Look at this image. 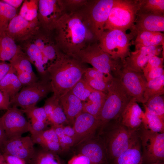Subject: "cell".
I'll use <instances>...</instances> for the list:
<instances>
[{
    "label": "cell",
    "mask_w": 164,
    "mask_h": 164,
    "mask_svg": "<svg viewBox=\"0 0 164 164\" xmlns=\"http://www.w3.org/2000/svg\"><path fill=\"white\" fill-rule=\"evenodd\" d=\"M75 146L77 152L87 157L91 164H110L104 143L97 134L83 140Z\"/></svg>",
    "instance_id": "obj_14"
},
{
    "label": "cell",
    "mask_w": 164,
    "mask_h": 164,
    "mask_svg": "<svg viewBox=\"0 0 164 164\" xmlns=\"http://www.w3.org/2000/svg\"><path fill=\"white\" fill-rule=\"evenodd\" d=\"M22 87L11 66L9 71L0 81V91L8 96L10 101L17 95Z\"/></svg>",
    "instance_id": "obj_26"
},
{
    "label": "cell",
    "mask_w": 164,
    "mask_h": 164,
    "mask_svg": "<svg viewBox=\"0 0 164 164\" xmlns=\"http://www.w3.org/2000/svg\"><path fill=\"white\" fill-rule=\"evenodd\" d=\"M139 9V0H115L104 30L117 29L126 32L133 26Z\"/></svg>",
    "instance_id": "obj_6"
},
{
    "label": "cell",
    "mask_w": 164,
    "mask_h": 164,
    "mask_svg": "<svg viewBox=\"0 0 164 164\" xmlns=\"http://www.w3.org/2000/svg\"><path fill=\"white\" fill-rule=\"evenodd\" d=\"M41 29L37 18L27 21L16 15L10 21L5 32L16 43L31 39Z\"/></svg>",
    "instance_id": "obj_15"
},
{
    "label": "cell",
    "mask_w": 164,
    "mask_h": 164,
    "mask_svg": "<svg viewBox=\"0 0 164 164\" xmlns=\"http://www.w3.org/2000/svg\"><path fill=\"white\" fill-rule=\"evenodd\" d=\"M82 102L86 100L96 90L93 89L82 78L70 90Z\"/></svg>",
    "instance_id": "obj_40"
},
{
    "label": "cell",
    "mask_w": 164,
    "mask_h": 164,
    "mask_svg": "<svg viewBox=\"0 0 164 164\" xmlns=\"http://www.w3.org/2000/svg\"><path fill=\"white\" fill-rule=\"evenodd\" d=\"M106 97V94L96 90L87 99L82 102V111L89 113L97 118Z\"/></svg>",
    "instance_id": "obj_27"
},
{
    "label": "cell",
    "mask_w": 164,
    "mask_h": 164,
    "mask_svg": "<svg viewBox=\"0 0 164 164\" xmlns=\"http://www.w3.org/2000/svg\"><path fill=\"white\" fill-rule=\"evenodd\" d=\"M82 78L93 89L106 94L114 77L111 75L105 74L92 67L87 69Z\"/></svg>",
    "instance_id": "obj_25"
},
{
    "label": "cell",
    "mask_w": 164,
    "mask_h": 164,
    "mask_svg": "<svg viewBox=\"0 0 164 164\" xmlns=\"http://www.w3.org/2000/svg\"><path fill=\"white\" fill-rule=\"evenodd\" d=\"M3 164H9V163H8L6 162H3Z\"/></svg>",
    "instance_id": "obj_57"
},
{
    "label": "cell",
    "mask_w": 164,
    "mask_h": 164,
    "mask_svg": "<svg viewBox=\"0 0 164 164\" xmlns=\"http://www.w3.org/2000/svg\"><path fill=\"white\" fill-rule=\"evenodd\" d=\"M115 0H98L92 1L86 6L85 10L92 30L97 39L104 32V27Z\"/></svg>",
    "instance_id": "obj_11"
},
{
    "label": "cell",
    "mask_w": 164,
    "mask_h": 164,
    "mask_svg": "<svg viewBox=\"0 0 164 164\" xmlns=\"http://www.w3.org/2000/svg\"><path fill=\"white\" fill-rule=\"evenodd\" d=\"M31 128L30 132H40L46 129L48 122H44L34 119H30Z\"/></svg>",
    "instance_id": "obj_45"
},
{
    "label": "cell",
    "mask_w": 164,
    "mask_h": 164,
    "mask_svg": "<svg viewBox=\"0 0 164 164\" xmlns=\"http://www.w3.org/2000/svg\"><path fill=\"white\" fill-rule=\"evenodd\" d=\"M19 46L16 54L9 61L15 70L16 75L24 73H34L32 63Z\"/></svg>",
    "instance_id": "obj_31"
},
{
    "label": "cell",
    "mask_w": 164,
    "mask_h": 164,
    "mask_svg": "<svg viewBox=\"0 0 164 164\" xmlns=\"http://www.w3.org/2000/svg\"><path fill=\"white\" fill-rule=\"evenodd\" d=\"M34 144L31 137H15L7 140L1 152L17 156L29 162L35 153Z\"/></svg>",
    "instance_id": "obj_16"
},
{
    "label": "cell",
    "mask_w": 164,
    "mask_h": 164,
    "mask_svg": "<svg viewBox=\"0 0 164 164\" xmlns=\"http://www.w3.org/2000/svg\"><path fill=\"white\" fill-rule=\"evenodd\" d=\"M34 144L40 145L43 149L57 154L63 152L60 147L58 136L52 128L40 132H30Z\"/></svg>",
    "instance_id": "obj_23"
},
{
    "label": "cell",
    "mask_w": 164,
    "mask_h": 164,
    "mask_svg": "<svg viewBox=\"0 0 164 164\" xmlns=\"http://www.w3.org/2000/svg\"><path fill=\"white\" fill-rule=\"evenodd\" d=\"M4 2L16 9L23 2V0H2Z\"/></svg>",
    "instance_id": "obj_54"
},
{
    "label": "cell",
    "mask_w": 164,
    "mask_h": 164,
    "mask_svg": "<svg viewBox=\"0 0 164 164\" xmlns=\"http://www.w3.org/2000/svg\"><path fill=\"white\" fill-rule=\"evenodd\" d=\"M59 142L62 151L68 150L70 147L74 146V140L72 138L65 135L62 137L58 138Z\"/></svg>",
    "instance_id": "obj_46"
},
{
    "label": "cell",
    "mask_w": 164,
    "mask_h": 164,
    "mask_svg": "<svg viewBox=\"0 0 164 164\" xmlns=\"http://www.w3.org/2000/svg\"><path fill=\"white\" fill-rule=\"evenodd\" d=\"M47 119L51 125H63L66 124H68L59 99L56 101L51 112L47 116Z\"/></svg>",
    "instance_id": "obj_38"
},
{
    "label": "cell",
    "mask_w": 164,
    "mask_h": 164,
    "mask_svg": "<svg viewBox=\"0 0 164 164\" xmlns=\"http://www.w3.org/2000/svg\"><path fill=\"white\" fill-rule=\"evenodd\" d=\"M134 42L135 48L162 46L164 47V34L160 32L142 31L138 32Z\"/></svg>",
    "instance_id": "obj_28"
},
{
    "label": "cell",
    "mask_w": 164,
    "mask_h": 164,
    "mask_svg": "<svg viewBox=\"0 0 164 164\" xmlns=\"http://www.w3.org/2000/svg\"><path fill=\"white\" fill-rule=\"evenodd\" d=\"M19 47L5 32L0 34V60L9 61L16 54Z\"/></svg>",
    "instance_id": "obj_30"
},
{
    "label": "cell",
    "mask_w": 164,
    "mask_h": 164,
    "mask_svg": "<svg viewBox=\"0 0 164 164\" xmlns=\"http://www.w3.org/2000/svg\"><path fill=\"white\" fill-rule=\"evenodd\" d=\"M136 99L132 97L120 117V123L128 128L137 131L142 127H145L146 118L144 112Z\"/></svg>",
    "instance_id": "obj_18"
},
{
    "label": "cell",
    "mask_w": 164,
    "mask_h": 164,
    "mask_svg": "<svg viewBox=\"0 0 164 164\" xmlns=\"http://www.w3.org/2000/svg\"><path fill=\"white\" fill-rule=\"evenodd\" d=\"M135 23L132 32L135 35L142 31L161 32L164 31V14H156L138 12Z\"/></svg>",
    "instance_id": "obj_22"
},
{
    "label": "cell",
    "mask_w": 164,
    "mask_h": 164,
    "mask_svg": "<svg viewBox=\"0 0 164 164\" xmlns=\"http://www.w3.org/2000/svg\"><path fill=\"white\" fill-rule=\"evenodd\" d=\"M68 124L73 126L76 117L83 110L82 102L70 91L59 99Z\"/></svg>",
    "instance_id": "obj_24"
},
{
    "label": "cell",
    "mask_w": 164,
    "mask_h": 164,
    "mask_svg": "<svg viewBox=\"0 0 164 164\" xmlns=\"http://www.w3.org/2000/svg\"><path fill=\"white\" fill-rule=\"evenodd\" d=\"M19 45L32 64L35 66L40 78H50L47 68L50 65L31 39L22 43Z\"/></svg>",
    "instance_id": "obj_21"
},
{
    "label": "cell",
    "mask_w": 164,
    "mask_h": 164,
    "mask_svg": "<svg viewBox=\"0 0 164 164\" xmlns=\"http://www.w3.org/2000/svg\"><path fill=\"white\" fill-rule=\"evenodd\" d=\"M163 58H160L156 56L151 57L142 69V73L145 77L151 70L163 66Z\"/></svg>",
    "instance_id": "obj_43"
},
{
    "label": "cell",
    "mask_w": 164,
    "mask_h": 164,
    "mask_svg": "<svg viewBox=\"0 0 164 164\" xmlns=\"http://www.w3.org/2000/svg\"><path fill=\"white\" fill-rule=\"evenodd\" d=\"M152 164H164V162H157V163H153Z\"/></svg>",
    "instance_id": "obj_56"
},
{
    "label": "cell",
    "mask_w": 164,
    "mask_h": 164,
    "mask_svg": "<svg viewBox=\"0 0 164 164\" xmlns=\"http://www.w3.org/2000/svg\"><path fill=\"white\" fill-rule=\"evenodd\" d=\"M7 140L0 118V152Z\"/></svg>",
    "instance_id": "obj_52"
},
{
    "label": "cell",
    "mask_w": 164,
    "mask_h": 164,
    "mask_svg": "<svg viewBox=\"0 0 164 164\" xmlns=\"http://www.w3.org/2000/svg\"><path fill=\"white\" fill-rule=\"evenodd\" d=\"M88 67L72 56L62 53L47 68L53 95L59 99L82 78Z\"/></svg>",
    "instance_id": "obj_2"
},
{
    "label": "cell",
    "mask_w": 164,
    "mask_h": 164,
    "mask_svg": "<svg viewBox=\"0 0 164 164\" xmlns=\"http://www.w3.org/2000/svg\"><path fill=\"white\" fill-rule=\"evenodd\" d=\"M31 164H65L58 155L41 149L36 150Z\"/></svg>",
    "instance_id": "obj_32"
},
{
    "label": "cell",
    "mask_w": 164,
    "mask_h": 164,
    "mask_svg": "<svg viewBox=\"0 0 164 164\" xmlns=\"http://www.w3.org/2000/svg\"><path fill=\"white\" fill-rule=\"evenodd\" d=\"M164 93V74L160 77L147 82L144 93L145 103L151 97L163 95Z\"/></svg>",
    "instance_id": "obj_33"
},
{
    "label": "cell",
    "mask_w": 164,
    "mask_h": 164,
    "mask_svg": "<svg viewBox=\"0 0 164 164\" xmlns=\"http://www.w3.org/2000/svg\"><path fill=\"white\" fill-rule=\"evenodd\" d=\"M143 104L149 113L164 118V98L162 95L153 96Z\"/></svg>",
    "instance_id": "obj_36"
},
{
    "label": "cell",
    "mask_w": 164,
    "mask_h": 164,
    "mask_svg": "<svg viewBox=\"0 0 164 164\" xmlns=\"http://www.w3.org/2000/svg\"><path fill=\"white\" fill-rule=\"evenodd\" d=\"M52 32L60 51L70 55L98 42L85 9L65 13Z\"/></svg>",
    "instance_id": "obj_1"
},
{
    "label": "cell",
    "mask_w": 164,
    "mask_h": 164,
    "mask_svg": "<svg viewBox=\"0 0 164 164\" xmlns=\"http://www.w3.org/2000/svg\"><path fill=\"white\" fill-rule=\"evenodd\" d=\"M67 12L63 0H39L37 19L41 29L52 32Z\"/></svg>",
    "instance_id": "obj_10"
},
{
    "label": "cell",
    "mask_w": 164,
    "mask_h": 164,
    "mask_svg": "<svg viewBox=\"0 0 164 164\" xmlns=\"http://www.w3.org/2000/svg\"><path fill=\"white\" fill-rule=\"evenodd\" d=\"M31 39L50 64L63 53L56 45L52 32L40 29Z\"/></svg>",
    "instance_id": "obj_20"
},
{
    "label": "cell",
    "mask_w": 164,
    "mask_h": 164,
    "mask_svg": "<svg viewBox=\"0 0 164 164\" xmlns=\"http://www.w3.org/2000/svg\"><path fill=\"white\" fill-rule=\"evenodd\" d=\"M72 56L83 63L90 64L103 73L114 75L116 78H118L123 66L121 61L114 59L103 51L98 43L88 46Z\"/></svg>",
    "instance_id": "obj_5"
},
{
    "label": "cell",
    "mask_w": 164,
    "mask_h": 164,
    "mask_svg": "<svg viewBox=\"0 0 164 164\" xmlns=\"http://www.w3.org/2000/svg\"><path fill=\"white\" fill-rule=\"evenodd\" d=\"M138 12L156 14H164V0H139Z\"/></svg>",
    "instance_id": "obj_35"
},
{
    "label": "cell",
    "mask_w": 164,
    "mask_h": 164,
    "mask_svg": "<svg viewBox=\"0 0 164 164\" xmlns=\"http://www.w3.org/2000/svg\"><path fill=\"white\" fill-rule=\"evenodd\" d=\"M19 15L26 20L32 21L37 18L38 0L24 1Z\"/></svg>",
    "instance_id": "obj_37"
},
{
    "label": "cell",
    "mask_w": 164,
    "mask_h": 164,
    "mask_svg": "<svg viewBox=\"0 0 164 164\" xmlns=\"http://www.w3.org/2000/svg\"><path fill=\"white\" fill-rule=\"evenodd\" d=\"M16 15V9L0 0V34L5 32L10 22Z\"/></svg>",
    "instance_id": "obj_34"
},
{
    "label": "cell",
    "mask_w": 164,
    "mask_h": 164,
    "mask_svg": "<svg viewBox=\"0 0 164 164\" xmlns=\"http://www.w3.org/2000/svg\"><path fill=\"white\" fill-rule=\"evenodd\" d=\"M164 74L163 66H162L150 70L145 77L147 82L158 78Z\"/></svg>",
    "instance_id": "obj_48"
},
{
    "label": "cell",
    "mask_w": 164,
    "mask_h": 164,
    "mask_svg": "<svg viewBox=\"0 0 164 164\" xmlns=\"http://www.w3.org/2000/svg\"><path fill=\"white\" fill-rule=\"evenodd\" d=\"M23 113L22 109L12 106L0 118L7 139L21 136L24 133L30 132L31 124Z\"/></svg>",
    "instance_id": "obj_12"
},
{
    "label": "cell",
    "mask_w": 164,
    "mask_h": 164,
    "mask_svg": "<svg viewBox=\"0 0 164 164\" xmlns=\"http://www.w3.org/2000/svg\"><path fill=\"white\" fill-rule=\"evenodd\" d=\"M67 12H73L79 10L80 8L86 6L88 4L86 0H63Z\"/></svg>",
    "instance_id": "obj_42"
},
{
    "label": "cell",
    "mask_w": 164,
    "mask_h": 164,
    "mask_svg": "<svg viewBox=\"0 0 164 164\" xmlns=\"http://www.w3.org/2000/svg\"><path fill=\"white\" fill-rule=\"evenodd\" d=\"M51 92L53 89L50 79L40 78L33 84L22 87L17 95L10 101V105L25 109L36 106Z\"/></svg>",
    "instance_id": "obj_9"
},
{
    "label": "cell",
    "mask_w": 164,
    "mask_h": 164,
    "mask_svg": "<svg viewBox=\"0 0 164 164\" xmlns=\"http://www.w3.org/2000/svg\"><path fill=\"white\" fill-rule=\"evenodd\" d=\"M99 126V122L97 118L82 111L76 118L73 126L76 133L74 146L86 138L97 133Z\"/></svg>",
    "instance_id": "obj_19"
},
{
    "label": "cell",
    "mask_w": 164,
    "mask_h": 164,
    "mask_svg": "<svg viewBox=\"0 0 164 164\" xmlns=\"http://www.w3.org/2000/svg\"><path fill=\"white\" fill-rule=\"evenodd\" d=\"M113 164H142V149L139 138L116 159Z\"/></svg>",
    "instance_id": "obj_29"
},
{
    "label": "cell",
    "mask_w": 164,
    "mask_h": 164,
    "mask_svg": "<svg viewBox=\"0 0 164 164\" xmlns=\"http://www.w3.org/2000/svg\"><path fill=\"white\" fill-rule=\"evenodd\" d=\"M5 160L2 153L0 152V164H3Z\"/></svg>",
    "instance_id": "obj_55"
},
{
    "label": "cell",
    "mask_w": 164,
    "mask_h": 164,
    "mask_svg": "<svg viewBox=\"0 0 164 164\" xmlns=\"http://www.w3.org/2000/svg\"><path fill=\"white\" fill-rule=\"evenodd\" d=\"M22 110L30 119L48 122L46 114L43 107H38L35 106Z\"/></svg>",
    "instance_id": "obj_41"
},
{
    "label": "cell",
    "mask_w": 164,
    "mask_h": 164,
    "mask_svg": "<svg viewBox=\"0 0 164 164\" xmlns=\"http://www.w3.org/2000/svg\"><path fill=\"white\" fill-rule=\"evenodd\" d=\"M135 48V51L130 52L126 57L123 66L130 69L142 73V69L149 60L152 56H158L164 47L162 46H140Z\"/></svg>",
    "instance_id": "obj_17"
},
{
    "label": "cell",
    "mask_w": 164,
    "mask_h": 164,
    "mask_svg": "<svg viewBox=\"0 0 164 164\" xmlns=\"http://www.w3.org/2000/svg\"><path fill=\"white\" fill-rule=\"evenodd\" d=\"M5 161L9 164H26L24 160L12 155L2 153Z\"/></svg>",
    "instance_id": "obj_49"
},
{
    "label": "cell",
    "mask_w": 164,
    "mask_h": 164,
    "mask_svg": "<svg viewBox=\"0 0 164 164\" xmlns=\"http://www.w3.org/2000/svg\"><path fill=\"white\" fill-rule=\"evenodd\" d=\"M134 35L132 33L127 34L117 29L105 30L98 43L103 51L123 64L125 58L130 55V41Z\"/></svg>",
    "instance_id": "obj_7"
},
{
    "label": "cell",
    "mask_w": 164,
    "mask_h": 164,
    "mask_svg": "<svg viewBox=\"0 0 164 164\" xmlns=\"http://www.w3.org/2000/svg\"><path fill=\"white\" fill-rule=\"evenodd\" d=\"M66 164H91V163L86 156L80 154H77L73 156Z\"/></svg>",
    "instance_id": "obj_47"
},
{
    "label": "cell",
    "mask_w": 164,
    "mask_h": 164,
    "mask_svg": "<svg viewBox=\"0 0 164 164\" xmlns=\"http://www.w3.org/2000/svg\"><path fill=\"white\" fill-rule=\"evenodd\" d=\"M141 148L142 164L164 161V133L152 132L142 127L137 131Z\"/></svg>",
    "instance_id": "obj_8"
},
{
    "label": "cell",
    "mask_w": 164,
    "mask_h": 164,
    "mask_svg": "<svg viewBox=\"0 0 164 164\" xmlns=\"http://www.w3.org/2000/svg\"><path fill=\"white\" fill-rule=\"evenodd\" d=\"M129 95L137 102L145 103L144 93L147 81L142 73L123 66L118 77Z\"/></svg>",
    "instance_id": "obj_13"
},
{
    "label": "cell",
    "mask_w": 164,
    "mask_h": 164,
    "mask_svg": "<svg viewBox=\"0 0 164 164\" xmlns=\"http://www.w3.org/2000/svg\"><path fill=\"white\" fill-rule=\"evenodd\" d=\"M146 124L144 128L152 132L164 133V118L149 113L145 108Z\"/></svg>",
    "instance_id": "obj_39"
},
{
    "label": "cell",
    "mask_w": 164,
    "mask_h": 164,
    "mask_svg": "<svg viewBox=\"0 0 164 164\" xmlns=\"http://www.w3.org/2000/svg\"><path fill=\"white\" fill-rule=\"evenodd\" d=\"M97 132L104 145L110 164H113L139 138L137 131L126 128L118 119L106 123Z\"/></svg>",
    "instance_id": "obj_3"
},
{
    "label": "cell",
    "mask_w": 164,
    "mask_h": 164,
    "mask_svg": "<svg viewBox=\"0 0 164 164\" xmlns=\"http://www.w3.org/2000/svg\"><path fill=\"white\" fill-rule=\"evenodd\" d=\"M132 97L120 80L114 77L109 86L105 100L97 117L99 128L110 121L118 119Z\"/></svg>",
    "instance_id": "obj_4"
},
{
    "label": "cell",
    "mask_w": 164,
    "mask_h": 164,
    "mask_svg": "<svg viewBox=\"0 0 164 164\" xmlns=\"http://www.w3.org/2000/svg\"><path fill=\"white\" fill-rule=\"evenodd\" d=\"M11 66L9 63L0 60V81L9 71Z\"/></svg>",
    "instance_id": "obj_51"
},
{
    "label": "cell",
    "mask_w": 164,
    "mask_h": 164,
    "mask_svg": "<svg viewBox=\"0 0 164 164\" xmlns=\"http://www.w3.org/2000/svg\"><path fill=\"white\" fill-rule=\"evenodd\" d=\"M10 106L9 97L0 91V110H7Z\"/></svg>",
    "instance_id": "obj_50"
},
{
    "label": "cell",
    "mask_w": 164,
    "mask_h": 164,
    "mask_svg": "<svg viewBox=\"0 0 164 164\" xmlns=\"http://www.w3.org/2000/svg\"><path fill=\"white\" fill-rule=\"evenodd\" d=\"M63 128L65 135L73 138L74 140L75 143L76 133L73 127L69 126H63Z\"/></svg>",
    "instance_id": "obj_53"
},
{
    "label": "cell",
    "mask_w": 164,
    "mask_h": 164,
    "mask_svg": "<svg viewBox=\"0 0 164 164\" xmlns=\"http://www.w3.org/2000/svg\"><path fill=\"white\" fill-rule=\"evenodd\" d=\"M16 75L23 87L33 84L39 80L35 73H22Z\"/></svg>",
    "instance_id": "obj_44"
}]
</instances>
